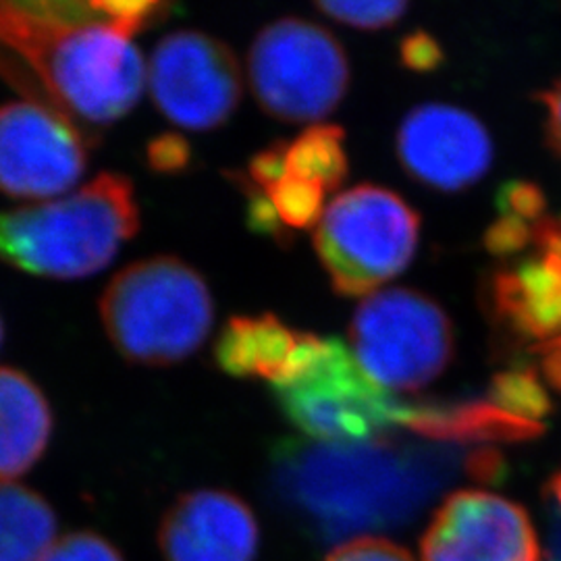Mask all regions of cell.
<instances>
[{"label":"cell","instance_id":"1","mask_svg":"<svg viewBox=\"0 0 561 561\" xmlns=\"http://www.w3.org/2000/svg\"><path fill=\"white\" fill-rule=\"evenodd\" d=\"M454 445L283 442L275 451V491L321 541L393 528L412 520L460 470Z\"/></svg>","mask_w":561,"mask_h":561},{"label":"cell","instance_id":"2","mask_svg":"<svg viewBox=\"0 0 561 561\" xmlns=\"http://www.w3.org/2000/svg\"><path fill=\"white\" fill-rule=\"evenodd\" d=\"M0 50L18 55L41 101L83 131L119 121L140 101L144 60L104 0H4Z\"/></svg>","mask_w":561,"mask_h":561},{"label":"cell","instance_id":"3","mask_svg":"<svg viewBox=\"0 0 561 561\" xmlns=\"http://www.w3.org/2000/svg\"><path fill=\"white\" fill-rule=\"evenodd\" d=\"M140 229L134 183L101 173L76 194L0 210V262L48 279L96 275Z\"/></svg>","mask_w":561,"mask_h":561},{"label":"cell","instance_id":"4","mask_svg":"<svg viewBox=\"0 0 561 561\" xmlns=\"http://www.w3.org/2000/svg\"><path fill=\"white\" fill-rule=\"evenodd\" d=\"M101 319L125 360L171 366L201 350L215 319V301L201 273L175 259L134 262L106 285Z\"/></svg>","mask_w":561,"mask_h":561},{"label":"cell","instance_id":"5","mask_svg":"<svg viewBox=\"0 0 561 561\" xmlns=\"http://www.w3.org/2000/svg\"><path fill=\"white\" fill-rule=\"evenodd\" d=\"M419 236L421 219L401 196L381 185H356L324 210L314 248L337 296L368 298L405 271Z\"/></svg>","mask_w":561,"mask_h":561},{"label":"cell","instance_id":"6","mask_svg":"<svg viewBox=\"0 0 561 561\" xmlns=\"http://www.w3.org/2000/svg\"><path fill=\"white\" fill-rule=\"evenodd\" d=\"M352 354L387 391H421L454 358V324L426 294L381 289L362 301L350 324Z\"/></svg>","mask_w":561,"mask_h":561},{"label":"cell","instance_id":"7","mask_svg":"<svg viewBox=\"0 0 561 561\" xmlns=\"http://www.w3.org/2000/svg\"><path fill=\"white\" fill-rule=\"evenodd\" d=\"M283 416L319 443L382 439L403 426L412 403L396 400L373 381L354 354L331 337L301 375L273 387Z\"/></svg>","mask_w":561,"mask_h":561},{"label":"cell","instance_id":"8","mask_svg":"<svg viewBox=\"0 0 561 561\" xmlns=\"http://www.w3.org/2000/svg\"><path fill=\"white\" fill-rule=\"evenodd\" d=\"M248 71L262 111L287 123L331 115L350 88L341 42L319 23L298 18L262 30L250 48Z\"/></svg>","mask_w":561,"mask_h":561},{"label":"cell","instance_id":"9","mask_svg":"<svg viewBox=\"0 0 561 561\" xmlns=\"http://www.w3.org/2000/svg\"><path fill=\"white\" fill-rule=\"evenodd\" d=\"M90 136L46 102L0 106V194L50 202L80 183Z\"/></svg>","mask_w":561,"mask_h":561},{"label":"cell","instance_id":"10","mask_svg":"<svg viewBox=\"0 0 561 561\" xmlns=\"http://www.w3.org/2000/svg\"><path fill=\"white\" fill-rule=\"evenodd\" d=\"M150 94L171 123L208 131L229 119L241 99V73L233 50L201 32L162 38L148 67Z\"/></svg>","mask_w":561,"mask_h":561},{"label":"cell","instance_id":"11","mask_svg":"<svg viewBox=\"0 0 561 561\" xmlns=\"http://www.w3.org/2000/svg\"><path fill=\"white\" fill-rule=\"evenodd\" d=\"M424 561H541L528 512L486 491H458L422 537Z\"/></svg>","mask_w":561,"mask_h":561},{"label":"cell","instance_id":"12","mask_svg":"<svg viewBox=\"0 0 561 561\" xmlns=\"http://www.w3.org/2000/svg\"><path fill=\"white\" fill-rule=\"evenodd\" d=\"M396 146L405 173L439 192L474 185L493 161V144L481 121L439 102L412 108L401 121Z\"/></svg>","mask_w":561,"mask_h":561},{"label":"cell","instance_id":"13","mask_svg":"<svg viewBox=\"0 0 561 561\" xmlns=\"http://www.w3.org/2000/svg\"><path fill=\"white\" fill-rule=\"evenodd\" d=\"M259 524L248 503L229 491L181 495L161 522L164 561H254Z\"/></svg>","mask_w":561,"mask_h":561},{"label":"cell","instance_id":"14","mask_svg":"<svg viewBox=\"0 0 561 561\" xmlns=\"http://www.w3.org/2000/svg\"><path fill=\"white\" fill-rule=\"evenodd\" d=\"M324 340L287 327L275 314L233 317L222 327L215 360L231 377L275 385L296 379L321 354Z\"/></svg>","mask_w":561,"mask_h":561},{"label":"cell","instance_id":"15","mask_svg":"<svg viewBox=\"0 0 561 561\" xmlns=\"http://www.w3.org/2000/svg\"><path fill=\"white\" fill-rule=\"evenodd\" d=\"M491 312L518 340L561 335V254L541 252L491 277Z\"/></svg>","mask_w":561,"mask_h":561},{"label":"cell","instance_id":"16","mask_svg":"<svg viewBox=\"0 0 561 561\" xmlns=\"http://www.w3.org/2000/svg\"><path fill=\"white\" fill-rule=\"evenodd\" d=\"M403 428L428 442L454 447L533 442L545 433L542 422L512 416L489 400L412 403Z\"/></svg>","mask_w":561,"mask_h":561},{"label":"cell","instance_id":"17","mask_svg":"<svg viewBox=\"0 0 561 561\" xmlns=\"http://www.w3.org/2000/svg\"><path fill=\"white\" fill-rule=\"evenodd\" d=\"M53 435V410L41 387L18 368L0 366V484L41 460Z\"/></svg>","mask_w":561,"mask_h":561},{"label":"cell","instance_id":"18","mask_svg":"<svg viewBox=\"0 0 561 561\" xmlns=\"http://www.w3.org/2000/svg\"><path fill=\"white\" fill-rule=\"evenodd\" d=\"M57 535L48 502L21 484H0V561H42Z\"/></svg>","mask_w":561,"mask_h":561},{"label":"cell","instance_id":"19","mask_svg":"<svg viewBox=\"0 0 561 561\" xmlns=\"http://www.w3.org/2000/svg\"><path fill=\"white\" fill-rule=\"evenodd\" d=\"M345 134L337 125H312L285 148L287 175L308 181L324 192L337 190L347 178L350 162Z\"/></svg>","mask_w":561,"mask_h":561},{"label":"cell","instance_id":"20","mask_svg":"<svg viewBox=\"0 0 561 561\" xmlns=\"http://www.w3.org/2000/svg\"><path fill=\"white\" fill-rule=\"evenodd\" d=\"M489 401L524 421L541 422L553 412L542 379L530 366H512L497 373L489 385Z\"/></svg>","mask_w":561,"mask_h":561},{"label":"cell","instance_id":"21","mask_svg":"<svg viewBox=\"0 0 561 561\" xmlns=\"http://www.w3.org/2000/svg\"><path fill=\"white\" fill-rule=\"evenodd\" d=\"M266 198L275 206L277 217L287 231H304L319 225L324 215L327 192L308 181L285 175L283 180L264 190Z\"/></svg>","mask_w":561,"mask_h":561},{"label":"cell","instance_id":"22","mask_svg":"<svg viewBox=\"0 0 561 561\" xmlns=\"http://www.w3.org/2000/svg\"><path fill=\"white\" fill-rule=\"evenodd\" d=\"M319 11L324 15L341 21L345 25L358 30H385L403 18L408 4L400 0H385V2H347V0H329L319 2Z\"/></svg>","mask_w":561,"mask_h":561},{"label":"cell","instance_id":"23","mask_svg":"<svg viewBox=\"0 0 561 561\" xmlns=\"http://www.w3.org/2000/svg\"><path fill=\"white\" fill-rule=\"evenodd\" d=\"M497 208H500V215L514 217V219H520L530 225L547 217L545 215V208H547L545 194L537 183H530V181L503 183L502 190L497 192Z\"/></svg>","mask_w":561,"mask_h":561},{"label":"cell","instance_id":"24","mask_svg":"<svg viewBox=\"0 0 561 561\" xmlns=\"http://www.w3.org/2000/svg\"><path fill=\"white\" fill-rule=\"evenodd\" d=\"M533 240L535 225L500 215V219L484 233V248L497 259H512L518 256L528 245H533Z\"/></svg>","mask_w":561,"mask_h":561},{"label":"cell","instance_id":"25","mask_svg":"<svg viewBox=\"0 0 561 561\" xmlns=\"http://www.w3.org/2000/svg\"><path fill=\"white\" fill-rule=\"evenodd\" d=\"M42 561H123L119 551L94 533L62 537Z\"/></svg>","mask_w":561,"mask_h":561},{"label":"cell","instance_id":"26","mask_svg":"<svg viewBox=\"0 0 561 561\" xmlns=\"http://www.w3.org/2000/svg\"><path fill=\"white\" fill-rule=\"evenodd\" d=\"M238 183H241V192L248 198V225L252 227V231H256L261 236H268L273 240H285L289 231L283 227V222L277 217V210L266 198V194L245 175H241Z\"/></svg>","mask_w":561,"mask_h":561},{"label":"cell","instance_id":"27","mask_svg":"<svg viewBox=\"0 0 561 561\" xmlns=\"http://www.w3.org/2000/svg\"><path fill=\"white\" fill-rule=\"evenodd\" d=\"M146 159L152 171L162 175H175L190 167L192 146L180 134H162L148 144Z\"/></svg>","mask_w":561,"mask_h":561},{"label":"cell","instance_id":"28","mask_svg":"<svg viewBox=\"0 0 561 561\" xmlns=\"http://www.w3.org/2000/svg\"><path fill=\"white\" fill-rule=\"evenodd\" d=\"M324 561H414V558L389 539L366 537L341 545Z\"/></svg>","mask_w":561,"mask_h":561},{"label":"cell","instance_id":"29","mask_svg":"<svg viewBox=\"0 0 561 561\" xmlns=\"http://www.w3.org/2000/svg\"><path fill=\"white\" fill-rule=\"evenodd\" d=\"M400 57L403 67H408L410 71L428 73L442 67L443 50L439 42L431 34L414 32L401 41Z\"/></svg>","mask_w":561,"mask_h":561},{"label":"cell","instance_id":"30","mask_svg":"<svg viewBox=\"0 0 561 561\" xmlns=\"http://www.w3.org/2000/svg\"><path fill=\"white\" fill-rule=\"evenodd\" d=\"M466 474L486 484L502 482L507 477V460L495 447H474L466 451Z\"/></svg>","mask_w":561,"mask_h":561},{"label":"cell","instance_id":"31","mask_svg":"<svg viewBox=\"0 0 561 561\" xmlns=\"http://www.w3.org/2000/svg\"><path fill=\"white\" fill-rule=\"evenodd\" d=\"M530 352L539 356L542 381L549 382L556 391L561 393V335L556 340L535 343Z\"/></svg>","mask_w":561,"mask_h":561},{"label":"cell","instance_id":"32","mask_svg":"<svg viewBox=\"0 0 561 561\" xmlns=\"http://www.w3.org/2000/svg\"><path fill=\"white\" fill-rule=\"evenodd\" d=\"M541 104L545 108V131L547 141L561 159V80L541 94Z\"/></svg>","mask_w":561,"mask_h":561},{"label":"cell","instance_id":"33","mask_svg":"<svg viewBox=\"0 0 561 561\" xmlns=\"http://www.w3.org/2000/svg\"><path fill=\"white\" fill-rule=\"evenodd\" d=\"M545 493H547V500L556 505L558 516H561V470H558V472L549 479Z\"/></svg>","mask_w":561,"mask_h":561},{"label":"cell","instance_id":"34","mask_svg":"<svg viewBox=\"0 0 561 561\" xmlns=\"http://www.w3.org/2000/svg\"><path fill=\"white\" fill-rule=\"evenodd\" d=\"M2 335H4V327H2V321H0V343H2Z\"/></svg>","mask_w":561,"mask_h":561}]
</instances>
